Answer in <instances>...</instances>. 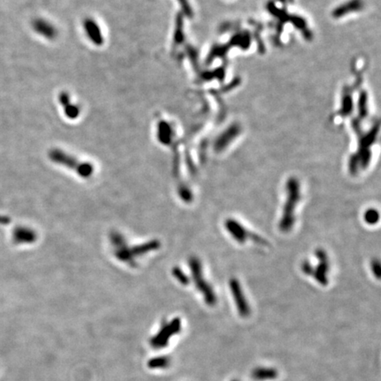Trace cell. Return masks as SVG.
Returning a JSON list of instances; mask_svg holds the SVG:
<instances>
[{
    "mask_svg": "<svg viewBox=\"0 0 381 381\" xmlns=\"http://www.w3.org/2000/svg\"><path fill=\"white\" fill-rule=\"evenodd\" d=\"M301 200L300 183L296 177H289L286 183V200L284 202L279 229L282 232L290 231L296 222V210Z\"/></svg>",
    "mask_w": 381,
    "mask_h": 381,
    "instance_id": "1",
    "label": "cell"
},
{
    "mask_svg": "<svg viewBox=\"0 0 381 381\" xmlns=\"http://www.w3.org/2000/svg\"><path fill=\"white\" fill-rule=\"evenodd\" d=\"M190 267L196 286L200 292L203 295L205 302L210 306H214L217 303V298L211 285L207 280L204 279L200 261L195 258L191 259L190 261Z\"/></svg>",
    "mask_w": 381,
    "mask_h": 381,
    "instance_id": "2",
    "label": "cell"
},
{
    "mask_svg": "<svg viewBox=\"0 0 381 381\" xmlns=\"http://www.w3.org/2000/svg\"><path fill=\"white\" fill-rule=\"evenodd\" d=\"M225 229H227L229 234L239 244H245L246 242H254L259 245H267V242L266 241L263 237L255 233L251 232L248 230L243 224L237 222V220L232 218H229L224 223Z\"/></svg>",
    "mask_w": 381,
    "mask_h": 381,
    "instance_id": "3",
    "label": "cell"
},
{
    "mask_svg": "<svg viewBox=\"0 0 381 381\" xmlns=\"http://www.w3.org/2000/svg\"><path fill=\"white\" fill-rule=\"evenodd\" d=\"M181 330V322L179 319H175L171 322L162 326L157 335L150 340V344L153 349H160L167 346L172 336L177 335Z\"/></svg>",
    "mask_w": 381,
    "mask_h": 381,
    "instance_id": "4",
    "label": "cell"
},
{
    "mask_svg": "<svg viewBox=\"0 0 381 381\" xmlns=\"http://www.w3.org/2000/svg\"><path fill=\"white\" fill-rule=\"evenodd\" d=\"M229 286L230 292L232 294V298L238 314L243 318L250 316L251 307L247 301L245 293L243 291L240 282L237 278L232 277L229 282Z\"/></svg>",
    "mask_w": 381,
    "mask_h": 381,
    "instance_id": "5",
    "label": "cell"
},
{
    "mask_svg": "<svg viewBox=\"0 0 381 381\" xmlns=\"http://www.w3.org/2000/svg\"><path fill=\"white\" fill-rule=\"evenodd\" d=\"M315 256H316L319 264L317 265L316 267H314L313 270V278L316 280L317 283L321 284L322 286H326L328 284V272H329V260L326 251L319 248L315 251Z\"/></svg>",
    "mask_w": 381,
    "mask_h": 381,
    "instance_id": "6",
    "label": "cell"
},
{
    "mask_svg": "<svg viewBox=\"0 0 381 381\" xmlns=\"http://www.w3.org/2000/svg\"><path fill=\"white\" fill-rule=\"evenodd\" d=\"M251 377L255 381H274L278 377L276 369L270 367H257L251 372Z\"/></svg>",
    "mask_w": 381,
    "mask_h": 381,
    "instance_id": "7",
    "label": "cell"
},
{
    "mask_svg": "<svg viewBox=\"0 0 381 381\" xmlns=\"http://www.w3.org/2000/svg\"><path fill=\"white\" fill-rule=\"evenodd\" d=\"M33 28L40 35L47 38H51L55 35V30L54 28L51 27V25L47 23L45 20L42 19H37L33 23Z\"/></svg>",
    "mask_w": 381,
    "mask_h": 381,
    "instance_id": "8",
    "label": "cell"
},
{
    "mask_svg": "<svg viewBox=\"0 0 381 381\" xmlns=\"http://www.w3.org/2000/svg\"><path fill=\"white\" fill-rule=\"evenodd\" d=\"M86 29L89 34V38H91V40H93L95 43L96 44L102 43V38L100 29L98 28L97 25L95 23L93 20H87Z\"/></svg>",
    "mask_w": 381,
    "mask_h": 381,
    "instance_id": "9",
    "label": "cell"
},
{
    "mask_svg": "<svg viewBox=\"0 0 381 381\" xmlns=\"http://www.w3.org/2000/svg\"><path fill=\"white\" fill-rule=\"evenodd\" d=\"M170 364L171 359L165 356L151 358L148 362L150 369H166L170 366Z\"/></svg>",
    "mask_w": 381,
    "mask_h": 381,
    "instance_id": "10",
    "label": "cell"
},
{
    "mask_svg": "<svg viewBox=\"0 0 381 381\" xmlns=\"http://www.w3.org/2000/svg\"><path fill=\"white\" fill-rule=\"evenodd\" d=\"M13 236L16 243H28L31 240L32 234L27 229L18 228L14 230Z\"/></svg>",
    "mask_w": 381,
    "mask_h": 381,
    "instance_id": "11",
    "label": "cell"
},
{
    "mask_svg": "<svg viewBox=\"0 0 381 381\" xmlns=\"http://www.w3.org/2000/svg\"><path fill=\"white\" fill-rule=\"evenodd\" d=\"M363 220L369 225H375L380 221V213L375 209H369L363 214Z\"/></svg>",
    "mask_w": 381,
    "mask_h": 381,
    "instance_id": "12",
    "label": "cell"
},
{
    "mask_svg": "<svg viewBox=\"0 0 381 381\" xmlns=\"http://www.w3.org/2000/svg\"><path fill=\"white\" fill-rule=\"evenodd\" d=\"M381 262L379 260H373L372 261V264H371V268H372V273L374 274V276L380 279L381 278Z\"/></svg>",
    "mask_w": 381,
    "mask_h": 381,
    "instance_id": "13",
    "label": "cell"
},
{
    "mask_svg": "<svg viewBox=\"0 0 381 381\" xmlns=\"http://www.w3.org/2000/svg\"><path fill=\"white\" fill-rule=\"evenodd\" d=\"M301 269H302L304 274L309 275V276H312L314 267L309 261H304L302 262V264H301Z\"/></svg>",
    "mask_w": 381,
    "mask_h": 381,
    "instance_id": "14",
    "label": "cell"
},
{
    "mask_svg": "<svg viewBox=\"0 0 381 381\" xmlns=\"http://www.w3.org/2000/svg\"><path fill=\"white\" fill-rule=\"evenodd\" d=\"M237 381V380H234V381Z\"/></svg>",
    "mask_w": 381,
    "mask_h": 381,
    "instance_id": "15",
    "label": "cell"
}]
</instances>
